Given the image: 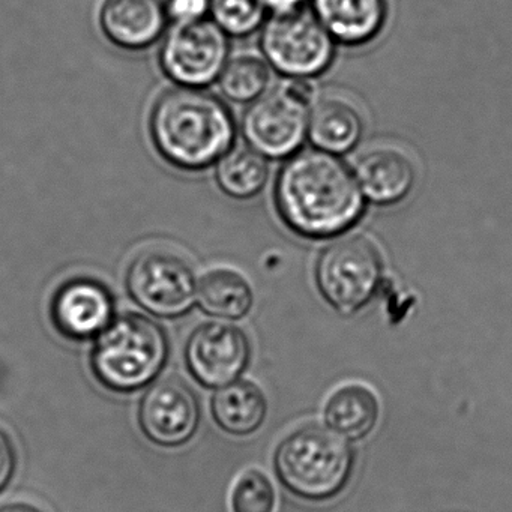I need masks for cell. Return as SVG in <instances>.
<instances>
[{
    "label": "cell",
    "instance_id": "cell-10",
    "mask_svg": "<svg viewBox=\"0 0 512 512\" xmlns=\"http://www.w3.org/2000/svg\"><path fill=\"white\" fill-rule=\"evenodd\" d=\"M253 347L244 329L233 322L200 323L188 335L184 361L194 382L218 389L241 379L251 364Z\"/></svg>",
    "mask_w": 512,
    "mask_h": 512
},
{
    "label": "cell",
    "instance_id": "cell-24",
    "mask_svg": "<svg viewBox=\"0 0 512 512\" xmlns=\"http://www.w3.org/2000/svg\"><path fill=\"white\" fill-rule=\"evenodd\" d=\"M19 467V454H17L16 443L7 430L0 427V494L4 493Z\"/></svg>",
    "mask_w": 512,
    "mask_h": 512
},
{
    "label": "cell",
    "instance_id": "cell-8",
    "mask_svg": "<svg viewBox=\"0 0 512 512\" xmlns=\"http://www.w3.org/2000/svg\"><path fill=\"white\" fill-rule=\"evenodd\" d=\"M266 61L290 79H311L328 70L334 59V38L313 11L274 14L260 37Z\"/></svg>",
    "mask_w": 512,
    "mask_h": 512
},
{
    "label": "cell",
    "instance_id": "cell-15",
    "mask_svg": "<svg viewBox=\"0 0 512 512\" xmlns=\"http://www.w3.org/2000/svg\"><path fill=\"white\" fill-rule=\"evenodd\" d=\"M364 118L353 101L341 94L320 95L308 113V137L317 149L343 154L361 139Z\"/></svg>",
    "mask_w": 512,
    "mask_h": 512
},
{
    "label": "cell",
    "instance_id": "cell-13",
    "mask_svg": "<svg viewBox=\"0 0 512 512\" xmlns=\"http://www.w3.org/2000/svg\"><path fill=\"white\" fill-rule=\"evenodd\" d=\"M353 173L364 197L377 205L401 202L416 181L412 158L391 143H377L364 149L356 157Z\"/></svg>",
    "mask_w": 512,
    "mask_h": 512
},
{
    "label": "cell",
    "instance_id": "cell-12",
    "mask_svg": "<svg viewBox=\"0 0 512 512\" xmlns=\"http://www.w3.org/2000/svg\"><path fill=\"white\" fill-rule=\"evenodd\" d=\"M116 317L115 296L94 278L65 281L50 301L53 328L73 343L94 341Z\"/></svg>",
    "mask_w": 512,
    "mask_h": 512
},
{
    "label": "cell",
    "instance_id": "cell-4",
    "mask_svg": "<svg viewBox=\"0 0 512 512\" xmlns=\"http://www.w3.org/2000/svg\"><path fill=\"white\" fill-rule=\"evenodd\" d=\"M355 448L340 434L319 424L290 431L275 448L272 467L292 496L311 503L340 497L356 470Z\"/></svg>",
    "mask_w": 512,
    "mask_h": 512
},
{
    "label": "cell",
    "instance_id": "cell-18",
    "mask_svg": "<svg viewBox=\"0 0 512 512\" xmlns=\"http://www.w3.org/2000/svg\"><path fill=\"white\" fill-rule=\"evenodd\" d=\"M196 302L206 316L236 322L250 314L254 305V290L248 278L238 269L217 266L199 278Z\"/></svg>",
    "mask_w": 512,
    "mask_h": 512
},
{
    "label": "cell",
    "instance_id": "cell-5",
    "mask_svg": "<svg viewBox=\"0 0 512 512\" xmlns=\"http://www.w3.org/2000/svg\"><path fill=\"white\" fill-rule=\"evenodd\" d=\"M383 271L382 251L370 236H341L320 253L317 289L335 310L356 313L379 292Z\"/></svg>",
    "mask_w": 512,
    "mask_h": 512
},
{
    "label": "cell",
    "instance_id": "cell-23",
    "mask_svg": "<svg viewBox=\"0 0 512 512\" xmlns=\"http://www.w3.org/2000/svg\"><path fill=\"white\" fill-rule=\"evenodd\" d=\"M212 20L232 37H247L265 22L266 10L260 0H211Z\"/></svg>",
    "mask_w": 512,
    "mask_h": 512
},
{
    "label": "cell",
    "instance_id": "cell-20",
    "mask_svg": "<svg viewBox=\"0 0 512 512\" xmlns=\"http://www.w3.org/2000/svg\"><path fill=\"white\" fill-rule=\"evenodd\" d=\"M215 179L221 191L232 199H253L268 184V158L251 146H236L218 160Z\"/></svg>",
    "mask_w": 512,
    "mask_h": 512
},
{
    "label": "cell",
    "instance_id": "cell-6",
    "mask_svg": "<svg viewBox=\"0 0 512 512\" xmlns=\"http://www.w3.org/2000/svg\"><path fill=\"white\" fill-rule=\"evenodd\" d=\"M311 98L310 83L292 79L253 101L242 118V134L248 146L274 160L296 154L308 136Z\"/></svg>",
    "mask_w": 512,
    "mask_h": 512
},
{
    "label": "cell",
    "instance_id": "cell-26",
    "mask_svg": "<svg viewBox=\"0 0 512 512\" xmlns=\"http://www.w3.org/2000/svg\"><path fill=\"white\" fill-rule=\"evenodd\" d=\"M305 0H260V4L266 11H272L274 14L290 13V11L299 10Z\"/></svg>",
    "mask_w": 512,
    "mask_h": 512
},
{
    "label": "cell",
    "instance_id": "cell-19",
    "mask_svg": "<svg viewBox=\"0 0 512 512\" xmlns=\"http://www.w3.org/2000/svg\"><path fill=\"white\" fill-rule=\"evenodd\" d=\"M323 418L329 430L344 439L362 440L379 424L380 401L367 385L346 383L329 395Z\"/></svg>",
    "mask_w": 512,
    "mask_h": 512
},
{
    "label": "cell",
    "instance_id": "cell-1",
    "mask_svg": "<svg viewBox=\"0 0 512 512\" xmlns=\"http://www.w3.org/2000/svg\"><path fill=\"white\" fill-rule=\"evenodd\" d=\"M275 206L284 224L311 239L352 229L364 212L355 173L340 157L305 149L289 157L275 181Z\"/></svg>",
    "mask_w": 512,
    "mask_h": 512
},
{
    "label": "cell",
    "instance_id": "cell-21",
    "mask_svg": "<svg viewBox=\"0 0 512 512\" xmlns=\"http://www.w3.org/2000/svg\"><path fill=\"white\" fill-rule=\"evenodd\" d=\"M271 80V65L266 59L253 53H242L229 59L218 83L227 100L251 104L268 92Z\"/></svg>",
    "mask_w": 512,
    "mask_h": 512
},
{
    "label": "cell",
    "instance_id": "cell-27",
    "mask_svg": "<svg viewBox=\"0 0 512 512\" xmlns=\"http://www.w3.org/2000/svg\"><path fill=\"white\" fill-rule=\"evenodd\" d=\"M0 512H44L29 502H10L0 505Z\"/></svg>",
    "mask_w": 512,
    "mask_h": 512
},
{
    "label": "cell",
    "instance_id": "cell-25",
    "mask_svg": "<svg viewBox=\"0 0 512 512\" xmlns=\"http://www.w3.org/2000/svg\"><path fill=\"white\" fill-rule=\"evenodd\" d=\"M167 17L175 23L205 19L211 10V0H166Z\"/></svg>",
    "mask_w": 512,
    "mask_h": 512
},
{
    "label": "cell",
    "instance_id": "cell-7",
    "mask_svg": "<svg viewBox=\"0 0 512 512\" xmlns=\"http://www.w3.org/2000/svg\"><path fill=\"white\" fill-rule=\"evenodd\" d=\"M197 284L199 278L188 260L160 248L137 254L125 275L130 298L158 319L187 316L197 301Z\"/></svg>",
    "mask_w": 512,
    "mask_h": 512
},
{
    "label": "cell",
    "instance_id": "cell-2",
    "mask_svg": "<svg viewBox=\"0 0 512 512\" xmlns=\"http://www.w3.org/2000/svg\"><path fill=\"white\" fill-rule=\"evenodd\" d=\"M149 133L158 154L179 170L199 172L218 163L235 145L232 110L203 88L178 86L152 107Z\"/></svg>",
    "mask_w": 512,
    "mask_h": 512
},
{
    "label": "cell",
    "instance_id": "cell-14",
    "mask_svg": "<svg viewBox=\"0 0 512 512\" xmlns=\"http://www.w3.org/2000/svg\"><path fill=\"white\" fill-rule=\"evenodd\" d=\"M163 0H103L98 13L101 31L124 50H145L163 37L167 25Z\"/></svg>",
    "mask_w": 512,
    "mask_h": 512
},
{
    "label": "cell",
    "instance_id": "cell-9",
    "mask_svg": "<svg viewBox=\"0 0 512 512\" xmlns=\"http://www.w3.org/2000/svg\"><path fill=\"white\" fill-rule=\"evenodd\" d=\"M229 53V35L214 20L175 23L164 35L160 64L176 85L205 88L220 79Z\"/></svg>",
    "mask_w": 512,
    "mask_h": 512
},
{
    "label": "cell",
    "instance_id": "cell-3",
    "mask_svg": "<svg viewBox=\"0 0 512 512\" xmlns=\"http://www.w3.org/2000/svg\"><path fill=\"white\" fill-rule=\"evenodd\" d=\"M166 328L146 314H119L94 340L89 368L98 385L113 394L130 395L157 382L169 364Z\"/></svg>",
    "mask_w": 512,
    "mask_h": 512
},
{
    "label": "cell",
    "instance_id": "cell-22",
    "mask_svg": "<svg viewBox=\"0 0 512 512\" xmlns=\"http://www.w3.org/2000/svg\"><path fill=\"white\" fill-rule=\"evenodd\" d=\"M277 491L271 478L259 469L239 475L230 493L232 512H275Z\"/></svg>",
    "mask_w": 512,
    "mask_h": 512
},
{
    "label": "cell",
    "instance_id": "cell-16",
    "mask_svg": "<svg viewBox=\"0 0 512 512\" xmlns=\"http://www.w3.org/2000/svg\"><path fill=\"white\" fill-rule=\"evenodd\" d=\"M313 13L334 41L359 46L374 40L386 22V0H313Z\"/></svg>",
    "mask_w": 512,
    "mask_h": 512
},
{
    "label": "cell",
    "instance_id": "cell-11",
    "mask_svg": "<svg viewBox=\"0 0 512 512\" xmlns=\"http://www.w3.org/2000/svg\"><path fill=\"white\" fill-rule=\"evenodd\" d=\"M202 409L196 392L169 377L145 389L137 407V424L143 436L164 449L182 448L199 431Z\"/></svg>",
    "mask_w": 512,
    "mask_h": 512
},
{
    "label": "cell",
    "instance_id": "cell-17",
    "mask_svg": "<svg viewBox=\"0 0 512 512\" xmlns=\"http://www.w3.org/2000/svg\"><path fill=\"white\" fill-rule=\"evenodd\" d=\"M268 412V398L253 380H235L215 389L211 398L212 419L233 437L253 436L265 424Z\"/></svg>",
    "mask_w": 512,
    "mask_h": 512
}]
</instances>
